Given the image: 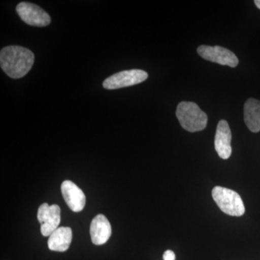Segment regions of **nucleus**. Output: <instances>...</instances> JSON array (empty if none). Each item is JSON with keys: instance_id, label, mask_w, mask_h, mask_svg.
<instances>
[{"instance_id": "f257e3e1", "label": "nucleus", "mask_w": 260, "mask_h": 260, "mask_svg": "<svg viewBox=\"0 0 260 260\" xmlns=\"http://www.w3.org/2000/svg\"><path fill=\"white\" fill-rule=\"evenodd\" d=\"M34 53L20 46H8L0 51V64L3 71L13 79L23 78L34 63Z\"/></svg>"}, {"instance_id": "f03ea898", "label": "nucleus", "mask_w": 260, "mask_h": 260, "mask_svg": "<svg viewBox=\"0 0 260 260\" xmlns=\"http://www.w3.org/2000/svg\"><path fill=\"white\" fill-rule=\"evenodd\" d=\"M176 115L181 126L190 133L205 129L208 124V116L198 104L182 102L178 105Z\"/></svg>"}, {"instance_id": "7ed1b4c3", "label": "nucleus", "mask_w": 260, "mask_h": 260, "mask_svg": "<svg viewBox=\"0 0 260 260\" xmlns=\"http://www.w3.org/2000/svg\"><path fill=\"white\" fill-rule=\"evenodd\" d=\"M212 196L222 212L231 216H242L245 213V207L240 195L232 189L215 186Z\"/></svg>"}, {"instance_id": "20e7f679", "label": "nucleus", "mask_w": 260, "mask_h": 260, "mask_svg": "<svg viewBox=\"0 0 260 260\" xmlns=\"http://www.w3.org/2000/svg\"><path fill=\"white\" fill-rule=\"evenodd\" d=\"M148 78V74L144 70H124L107 78L103 83V86L107 90H115L143 83Z\"/></svg>"}, {"instance_id": "39448f33", "label": "nucleus", "mask_w": 260, "mask_h": 260, "mask_svg": "<svg viewBox=\"0 0 260 260\" xmlns=\"http://www.w3.org/2000/svg\"><path fill=\"white\" fill-rule=\"evenodd\" d=\"M16 12L22 20L32 26L45 27L51 23L50 16L47 12L32 3H19Z\"/></svg>"}, {"instance_id": "423d86ee", "label": "nucleus", "mask_w": 260, "mask_h": 260, "mask_svg": "<svg viewBox=\"0 0 260 260\" xmlns=\"http://www.w3.org/2000/svg\"><path fill=\"white\" fill-rule=\"evenodd\" d=\"M37 218L41 223V232L44 237H50L61 222V210L59 205L44 203L39 207Z\"/></svg>"}, {"instance_id": "0eeeda50", "label": "nucleus", "mask_w": 260, "mask_h": 260, "mask_svg": "<svg viewBox=\"0 0 260 260\" xmlns=\"http://www.w3.org/2000/svg\"><path fill=\"white\" fill-rule=\"evenodd\" d=\"M198 53L203 59L212 62L218 63L219 64L236 68L239 64V59L234 53L219 46L211 47L202 45L198 47Z\"/></svg>"}, {"instance_id": "6e6552de", "label": "nucleus", "mask_w": 260, "mask_h": 260, "mask_svg": "<svg viewBox=\"0 0 260 260\" xmlns=\"http://www.w3.org/2000/svg\"><path fill=\"white\" fill-rule=\"evenodd\" d=\"M61 194L65 203L70 210L75 213L83 210L85 205V195L83 191L73 181H63L61 185Z\"/></svg>"}, {"instance_id": "1a4fd4ad", "label": "nucleus", "mask_w": 260, "mask_h": 260, "mask_svg": "<svg viewBox=\"0 0 260 260\" xmlns=\"http://www.w3.org/2000/svg\"><path fill=\"white\" fill-rule=\"evenodd\" d=\"M231 142L232 132L229 123L225 120H220L217 126L215 137V148L220 158L224 160L230 158L232 153Z\"/></svg>"}, {"instance_id": "9d476101", "label": "nucleus", "mask_w": 260, "mask_h": 260, "mask_svg": "<svg viewBox=\"0 0 260 260\" xmlns=\"http://www.w3.org/2000/svg\"><path fill=\"white\" fill-rule=\"evenodd\" d=\"M90 237L95 245H103L112 235V226L107 217L99 214L92 220L90 227Z\"/></svg>"}, {"instance_id": "9b49d317", "label": "nucleus", "mask_w": 260, "mask_h": 260, "mask_svg": "<svg viewBox=\"0 0 260 260\" xmlns=\"http://www.w3.org/2000/svg\"><path fill=\"white\" fill-rule=\"evenodd\" d=\"M73 240V232L69 227H59L51 234L48 247L51 251L64 252L69 249Z\"/></svg>"}, {"instance_id": "f8f14e48", "label": "nucleus", "mask_w": 260, "mask_h": 260, "mask_svg": "<svg viewBox=\"0 0 260 260\" xmlns=\"http://www.w3.org/2000/svg\"><path fill=\"white\" fill-rule=\"evenodd\" d=\"M244 121L252 133L260 131V102L254 99H249L244 104Z\"/></svg>"}, {"instance_id": "ddd939ff", "label": "nucleus", "mask_w": 260, "mask_h": 260, "mask_svg": "<svg viewBox=\"0 0 260 260\" xmlns=\"http://www.w3.org/2000/svg\"><path fill=\"white\" fill-rule=\"evenodd\" d=\"M162 257H164V260H175V253L172 250L166 251L165 252H164Z\"/></svg>"}, {"instance_id": "4468645a", "label": "nucleus", "mask_w": 260, "mask_h": 260, "mask_svg": "<svg viewBox=\"0 0 260 260\" xmlns=\"http://www.w3.org/2000/svg\"><path fill=\"white\" fill-rule=\"evenodd\" d=\"M254 3H255L256 6L260 10V0H255Z\"/></svg>"}]
</instances>
